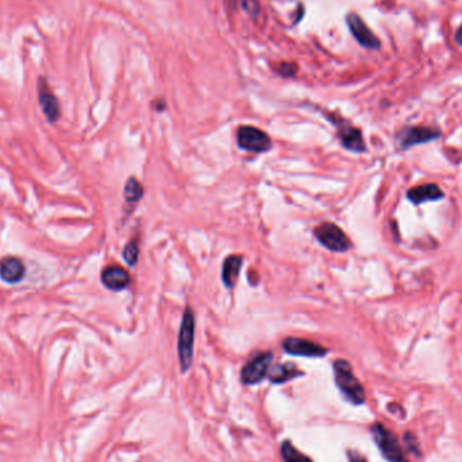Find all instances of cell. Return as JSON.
<instances>
[{
  "mask_svg": "<svg viewBox=\"0 0 462 462\" xmlns=\"http://www.w3.org/2000/svg\"><path fill=\"white\" fill-rule=\"evenodd\" d=\"M335 384L346 400L359 406L365 402V391L359 378L354 376L352 365L346 359H337L333 365Z\"/></svg>",
  "mask_w": 462,
  "mask_h": 462,
  "instance_id": "cell-1",
  "label": "cell"
},
{
  "mask_svg": "<svg viewBox=\"0 0 462 462\" xmlns=\"http://www.w3.org/2000/svg\"><path fill=\"white\" fill-rule=\"evenodd\" d=\"M193 343H195V315L191 308H186L183 322L179 331V359L183 372H187L193 359Z\"/></svg>",
  "mask_w": 462,
  "mask_h": 462,
  "instance_id": "cell-2",
  "label": "cell"
},
{
  "mask_svg": "<svg viewBox=\"0 0 462 462\" xmlns=\"http://www.w3.org/2000/svg\"><path fill=\"white\" fill-rule=\"evenodd\" d=\"M314 236L322 246H325L326 249L331 252L343 253L350 248V240L334 223L325 222L319 224L318 227H315Z\"/></svg>",
  "mask_w": 462,
  "mask_h": 462,
  "instance_id": "cell-3",
  "label": "cell"
},
{
  "mask_svg": "<svg viewBox=\"0 0 462 462\" xmlns=\"http://www.w3.org/2000/svg\"><path fill=\"white\" fill-rule=\"evenodd\" d=\"M240 149L252 153H264L272 148V141L267 133L253 126H240L237 131Z\"/></svg>",
  "mask_w": 462,
  "mask_h": 462,
  "instance_id": "cell-4",
  "label": "cell"
},
{
  "mask_svg": "<svg viewBox=\"0 0 462 462\" xmlns=\"http://www.w3.org/2000/svg\"><path fill=\"white\" fill-rule=\"evenodd\" d=\"M372 435L375 442L378 446L383 456L390 462H407L402 447L399 445L394 434L384 428L383 425L377 423L372 428Z\"/></svg>",
  "mask_w": 462,
  "mask_h": 462,
  "instance_id": "cell-5",
  "label": "cell"
},
{
  "mask_svg": "<svg viewBox=\"0 0 462 462\" xmlns=\"http://www.w3.org/2000/svg\"><path fill=\"white\" fill-rule=\"evenodd\" d=\"M274 356L272 353H261L250 359L240 371V381L246 385H256L268 376Z\"/></svg>",
  "mask_w": 462,
  "mask_h": 462,
  "instance_id": "cell-6",
  "label": "cell"
},
{
  "mask_svg": "<svg viewBox=\"0 0 462 462\" xmlns=\"http://www.w3.org/2000/svg\"><path fill=\"white\" fill-rule=\"evenodd\" d=\"M330 120L337 126L338 138H340L345 149H347L353 153H364L366 150L361 130H359L354 126H352L350 123L345 122V120H337V118H333V117H330Z\"/></svg>",
  "mask_w": 462,
  "mask_h": 462,
  "instance_id": "cell-7",
  "label": "cell"
},
{
  "mask_svg": "<svg viewBox=\"0 0 462 462\" xmlns=\"http://www.w3.org/2000/svg\"><path fill=\"white\" fill-rule=\"evenodd\" d=\"M283 349L285 353L292 354V356H300V357H325L328 353V350L321 346L319 343L312 342L309 340L304 338H293L288 337L283 341Z\"/></svg>",
  "mask_w": 462,
  "mask_h": 462,
  "instance_id": "cell-8",
  "label": "cell"
},
{
  "mask_svg": "<svg viewBox=\"0 0 462 462\" xmlns=\"http://www.w3.org/2000/svg\"><path fill=\"white\" fill-rule=\"evenodd\" d=\"M441 137V133L431 127H407L399 134V146L407 150L412 146L428 143Z\"/></svg>",
  "mask_w": 462,
  "mask_h": 462,
  "instance_id": "cell-9",
  "label": "cell"
},
{
  "mask_svg": "<svg viewBox=\"0 0 462 462\" xmlns=\"http://www.w3.org/2000/svg\"><path fill=\"white\" fill-rule=\"evenodd\" d=\"M346 22H347V26H349L352 34L359 41L361 46H364L366 49H373V51L380 48L378 38L366 26V23L362 20V18L359 17L357 14H349L346 18Z\"/></svg>",
  "mask_w": 462,
  "mask_h": 462,
  "instance_id": "cell-10",
  "label": "cell"
},
{
  "mask_svg": "<svg viewBox=\"0 0 462 462\" xmlns=\"http://www.w3.org/2000/svg\"><path fill=\"white\" fill-rule=\"evenodd\" d=\"M38 99L41 108L49 122H56L60 117V104L56 95L51 92L45 77L38 79Z\"/></svg>",
  "mask_w": 462,
  "mask_h": 462,
  "instance_id": "cell-11",
  "label": "cell"
},
{
  "mask_svg": "<svg viewBox=\"0 0 462 462\" xmlns=\"http://www.w3.org/2000/svg\"><path fill=\"white\" fill-rule=\"evenodd\" d=\"M103 284L113 291H122L129 287L130 276L126 269L118 265H110L102 272Z\"/></svg>",
  "mask_w": 462,
  "mask_h": 462,
  "instance_id": "cell-12",
  "label": "cell"
},
{
  "mask_svg": "<svg viewBox=\"0 0 462 462\" xmlns=\"http://www.w3.org/2000/svg\"><path fill=\"white\" fill-rule=\"evenodd\" d=\"M445 193L437 184H425L421 187H415L407 192V199L412 205H423L428 202H438L444 199Z\"/></svg>",
  "mask_w": 462,
  "mask_h": 462,
  "instance_id": "cell-13",
  "label": "cell"
},
{
  "mask_svg": "<svg viewBox=\"0 0 462 462\" xmlns=\"http://www.w3.org/2000/svg\"><path fill=\"white\" fill-rule=\"evenodd\" d=\"M25 276V265L17 257H4L0 261V277L10 284L20 281Z\"/></svg>",
  "mask_w": 462,
  "mask_h": 462,
  "instance_id": "cell-14",
  "label": "cell"
},
{
  "mask_svg": "<svg viewBox=\"0 0 462 462\" xmlns=\"http://www.w3.org/2000/svg\"><path fill=\"white\" fill-rule=\"evenodd\" d=\"M243 258L240 256H229L223 262L222 280L226 288L233 290L238 277Z\"/></svg>",
  "mask_w": 462,
  "mask_h": 462,
  "instance_id": "cell-15",
  "label": "cell"
},
{
  "mask_svg": "<svg viewBox=\"0 0 462 462\" xmlns=\"http://www.w3.org/2000/svg\"><path fill=\"white\" fill-rule=\"evenodd\" d=\"M302 375L303 373L293 364H278V365L274 366L272 369H269L268 378L274 384H283V383H287L292 378L302 376Z\"/></svg>",
  "mask_w": 462,
  "mask_h": 462,
  "instance_id": "cell-16",
  "label": "cell"
},
{
  "mask_svg": "<svg viewBox=\"0 0 462 462\" xmlns=\"http://www.w3.org/2000/svg\"><path fill=\"white\" fill-rule=\"evenodd\" d=\"M123 196H124V200L127 203H137L142 196H143V187L141 186V183L138 181L136 177H130L127 181H126V186H124V191H123Z\"/></svg>",
  "mask_w": 462,
  "mask_h": 462,
  "instance_id": "cell-17",
  "label": "cell"
},
{
  "mask_svg": "<svg viewBox=\"0 0 462 462\" xmlns=\"http://www.w3.org/2000/svg\"><path fill=\"white\" fill-rule=\"evenodd\" d=\"M281 457L285 462H312V460L302 454L290 441H284L281 444Z\"/></svg>",
  "mask_w": 462,
  "mask_h": 462,
  "instance_id": "cell-18",
  "label": "cell"
},
{
  "mask_svg": "<svg viewBox=\"0 0 462 462\" xmlns=\"http://www.w3.org/2000/svg\"><path fill=\"white\" fill-rule=\"evenodd\" d=\"M138 255H139V249H138L137 240H130L126 248L123 249V258L129 265H136L138 261Z\"/></svg>",
  "mask_w": 462,
  "mask_h": 462,
  "instance_id": "cell-19",
  "label": "cell"
},
{
  "mask_svg": "<svg viewBox=\"0 0 462 462\" xmlns=\"http://www.w3.org/2000/svg\"><path fill=\"white\" fill-rule=\"evenodd\" d=\"M243 11L250 18H257L259 14L258 0H240Z\"/></svg>",
  "mask_w": 462,
  "mask_h": 462,
  "instance_id": "cell-20",
  "label": "cell"
},
{
  "mask_svg": "<svg viewBox=\"0 0 462 462\" xmlns=\"http://www.w3.org/2000/svg\"><path fill=\"white\" fill-rule=\"evenodd\" d=\"M296 70H297V67L293 65V64H288V63L281 64V65L277 68V72H278L281 76H287V77L293 76V75L296 73Z\"/></svg>",
  "mask_w": 462,
  "mask_h": 462,
  "instance_id": "cell-21",
  "label": "cell"
},
{
  "mask_svg": "<svg viewBox=\"0 0 462 462\" xmlns=\"http://www.w3.org/2000/svg\"><path fill=\"white\" fill-rule=\"evenodd\" d=\"M349 462H366L356 453H349Z\"/></svg>",
  "mask_w": 462,
  "mask_h": 462,
  "instance_id": "cell-22",
  "label": "cell"
},
{
  "mask_svg": "<svg viewBox=\"0 0 462 462\" xmlns=\"http://www.w3.org/2000/svg\"><path fill=\"white\" fill-rule=\"evenodd\" d=\"M456 41H457L460 45H462V26L458 29V32H457V34H456Z\"/></svg>",
  "mask_w": 462,
  "mask_h": 462,
  "instance_id": "cell-23",
  "label": "cell"
}]
</instances>
